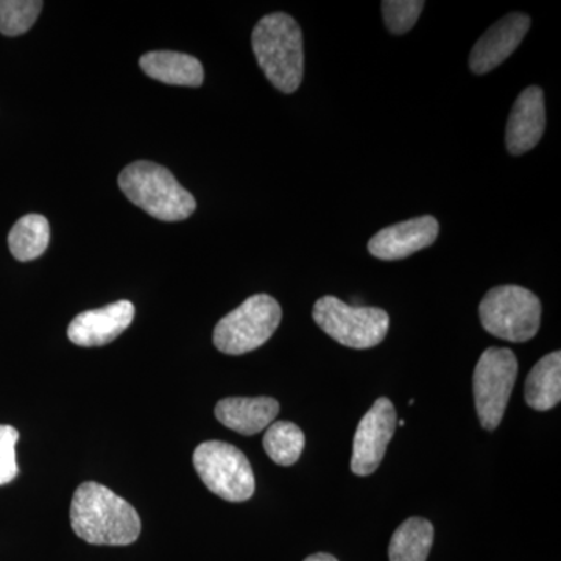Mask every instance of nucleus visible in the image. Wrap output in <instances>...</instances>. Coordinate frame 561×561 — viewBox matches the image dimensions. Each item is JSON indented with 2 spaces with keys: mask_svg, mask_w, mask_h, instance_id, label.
<instances>
[{
  "mask_svg": "<svg viewBox=\"0 0 561 561\" xmlns=\"http://www.w3.org/2000/svg\"><path fill=\"white\" fill-rule=\"evenodd\" d=\"M254 57L276 90L291 94L300 88L305 73L302 32L286 13L262 18L251 35Z\"/></svg>",
  "mask_w": 561,
  "mask_h": 561,
  "instance_id": "f03ea898",
  "label": "nucleus"
},
{
  "mask_svg": "<svg viewBox=\"0 0 561 561\" xmlns=\"http://www.w3.org/2000/svg\"><path fill=\"white\" fill-rule=\"evenodd\" d=\"M264 449L267 456L280 467L297 463L305 449V434L290 421H276L267 427L264 435Z\"/></svg>",
  "mask_w": 561,
  "mask_h": 561,
  "instance_id": "6ab92c4d",
  "label": "nucleus"
},
{
  "mask_svg": "<svg viewBox=\"0 0 561 561\" xmlns=\"http://www.w3.org/2000/svg\"><path fill=\"white\" fill-rule=\"evenodd\" d=\"M440 225L432 216L401 221L376 232L368 242V251L376 260L400 261L437 241Z\"/></svg>",
  "mask_w": 561,
  "mask_h": 561,
  "instance_id": "9d476101",
  "label": "nucleus"
},
{
  "mask_svg": "<svg viewBox=\"0 0 561 561\" xmlns=\"http://www.w3.org/2000/svg\"><path fill=\"white\" fill-rule=\"evenodd\" d=\"M305 561H339L335 557H332L331 553H313V556L308 557Z\"/></svg>",
  "mask_w": 561,
  "mask_h": 561,
  "instance_id": "5701e85b",
  "label": "nucleus"
},
{
  "mask_svg": "<svg viewBox=\"0 0 561 561\" xmlns=\"http://www.w3.org/2000/svg\"><path fill=\"white\" fill-rule=\"evenodd\" d=\"M119 187L125 197L153 219L180 221L197 208L191 192L184 190L168 169L150 161H136L119 175Z\"/></svg>",
  "mask_w": 561,
  "mask_h": 561,
  "instance_id": "7ed1b4c3",
  "label": "nucleus"
},
{
  "mask_svg": "<svg viewBox=\"0 0 561 561\" xmlns=\"http://www.w3.org/2000/svg\"><path fill=\"white\" fill-rule=\"evenodd\" d=\"M279 409L275 398H225L217 402L214 413L228 430L242 435H256L271 426Z\"/></svg>",
  "mask_w": 561,
  "mask_h": 561,
  "instance_id": "4468645a",
  "label": "nucleus"
},
{
  "mask_svg": "<svg viewBox=\"0 0 561 561\" xmlns=\"http://www.w3.org/2000/svg\"><path fill=\"white\" fill-rule=\"evenodd\" d=\"M397 430V411L389 398H379L365 413L353 442L351 471L370 476L378 470Z\"/></svg>",
  "mask_w": 561,
  "mask_h": 561,
  "instance_id": "1a4fd4ad",
  "label": "nucleus"
},
{
  "mask_svg": "<svg viewBox=\"0 0 561 561\" xmlns=\"http://www.w3.org/2000/svg\"><path fill=\"white\" fill-rule=\"evenodd\" d=\"M423 9V0H383V21L390 33L404 35L416 24Z\"/></svg>",
  "mask_w": 561,
  "mask_h": 561,
  "instance_id": "412c9836",
  "label": "nucleus"
},
{
  "mask_svg": "<svg viewBox=\"0 0 561 561\" xmlns=\"http://www.w3.org/2000/svg\"><path fill=\"white\" fill-rule=\"evenodd\" d=\"M530 24V18L524 13H511L497 21L472 47L470 55L472 72L483 76L507 60L523 43Z\"/></svg>",
  "mask_w": 561,
  "mask_h": 561,
  "instance_id": "9b49d317",
  "label": "nucleus"
},
{
  "mask_svg": "<svg viewBox=\"0 0 561 561\" xmlns=\"http://www.w3.org/2000/svg\"><path fill=\"white\" fill-rule=\"evenodd\" d=\"M283 319L279 302L271 295H253L225 316L214 330L216 348L230 356H241L261 348L275 334Z\"/></svg>",
  "mask_w": 561,
  "mask_h": 561,
  "instance_id": "39448f33",
  "label": "nucleus"
},
{
  "mask_svg": "<svg viewBox=\"0 0 561 561\" xmlns=\"http://www.w3.org/2000/svg\"><path fill=\"white\" fill-rule=\"evenodd\" d=\"M139 65L151 79L175 87L198 88L205 79L202 62L180 51H149L140 57Z\"/></svg>",
  "mask_w": 561,
  "mask_h": 561,
  "instance_id": "2eb2a0df",
  "label": "nucleus"
},
{
  "mask_svg": "<svg viewBox=\"0 0 561 561\" xmlns=\"http://www.w3.org/2000/svg\"><path fill=\"white\" fill-rule=\"evenodd\" d=\"M527 404L538 412L551 411L561 400V353L548 354L527 376L524 390Z\"/></svg>",
  "mask_w": 561,
  "mask_h": 561,
  "instance_id": "dca6fc26",
  "label": "nucleus"
},
{
  "mask_svg": "<svg viewBox=\"0 0 561 561\" xmlns=\"http://www.w3.org/2000/svg\"><path fill=\"white\" fill-rule=\"evenodd\" d=\"M20 432L13 426L0 424V485H7L18 476L16 443Z\"/></svg>",
  "mask_w": 561,
  "mask_h": 561,
  "instance_id": "4be33fe9",
  "label": "nucleus"
},
{
  "mask_svg": "<svg viewBox=\"0 0 561 561\" xmlns=\"http://www.w3.org/2000/svg\"><path fill=\"white\" fill-rule=\"evenodd\" d=\"M43 2L39 0H0V33L20 36L31 31L38 20Z\"/></svg>",
  "mask_w": 561,
  "mask_h": 561,
  "instance_id": "aec40b11",
  "label": "nucleus"
},
{
  "mask_svg": "<svg viewBox=\"0 0 561 561\" xmlns=\"http://www.w3.org/2000/svg\"><path fill=\"white\" fill-rule=\"evenodd\" d=\"M312 316L321 331L354 350L379 345L390 327L389 313L383 309L350 306L331 295L316 302Z\"/></svg>",
  "mask_w": 561,
  "mask_h": 561,
  "instance_id": "423d86ee",
  "label": "nucleus"
},
{
  "mask_svg": "<svg viewBox=\"0 0 561 561\" xmlns=\"http://www.w3.org/2000/svg\"><path fill=\"white\" fill-rule=\"evenodd\" d=\"M434 542V526L424 518H409L391 537L390 561H426Z\"/></svg>",
  "mask_w": 561,
  "mask_h": 561,
  "instance_id": "f3484780",
  "label": "nucleus"
},
{
  "mask_svg": "<svg viewBox=\"0 0 561 561\" xmlns=\"http://www.w3.org/2000/svg\"><path fill=\"white\" fill-rule=\"evenodd\" d=\"M546 128L545 92L541 88L530 87L524 90L513 105L505 144L513 157L534 149L542 138Z\"/></svg>",
  "mask_w": 561,
  "mask_h": 561,
  "instance_id": "ddd939ff",
  "label": "nucleus"
},
{
  "mask_svg": "<svg viewBox=\"0 0 561 561\" xmlns=\"http://www.w3.org/2000/svg\"><path fill=\"white\" fill-rule=\"evenodd\" d=\"M135 319V306L127 300L116 301L105 308L81 312L68 328L69 341L91 348L116 341Z\"/></svg>",
  "mask_w": 561,
  "mask_h": 561,
  "instance_id": "f8f14e48",
  "label": "nucleus"
},
{
  "mask_svg": "<svg viewBox=\"0 0 561 561\" xmlns=\"http://www.w3.org/2000/svg\"><path fill=\"white\" fill-rule=\"evenodd\" d=\"M50 242L49 220L39 214H28L22 217L11 228L9 247L11 254L18 261L28 262L36 260L47 250Z\"/></svg>",
  "mask_w": 561,
  "mask_h": 561,
  "instance_id": "a211bd4d",
  "label": "nucleus"
},
{
  "mask_svg": "<svg viewBox=\"0 0 561 561\" xmlns=\"http://www.w3.org/2000/svg\"><path fill=\"white\" fill-rule=\"evenodd\" d=\"M70 526L77 537L95 546L133 545L142 530L130 502L98 482L81 483L73 493Z\"/></svg>",
  "mask_w": 561,
  "mask_h": 561,
  "instance_id": "f257e3e1",
  "label": "nucleus"
},
{
  "mask_svg": "<svg viewBox=\"0 0 561 561\" xmlns=\"http://www.w3.org/2000/svg\"><path fill=\"white\" fill-rule=\"evenodd\" d=\"M541 301L522 286H497L486 291L479 305L483 330L502 341L523 343L537 335L541 324Z\"/></svg>",
  "mask_w": 561,
  "mask_h": 561,
  "instance_id": "20e7f679",
  "label": "nucleus"
},
{
  "mask_svg": "<svg viewBox=\"0 0 561 561\" xmlns=\"http://www.w3.org/2000/svg\"><path fill=\"white\" fill-rule=\"evenodd\" d=\"M192 460L206 489L221 500L245 502L253 496L256 490L253 468L245 454L230 443H202Z\"/></svg>",
  "mask_w": 561,
  "mask_h": 561,
  "instance_id": "0eeeda50",
  "label": "nucleus"
},
{
  "mask_svg": "<svg viewBox=\"0 0 561 561\" xmlns=\"http://www.w3.org/2000/svg\"><path fill=\"white\" fill-rule=\"evenodd\" d=\"M518 376V359L508 348L483 351L472 376L476 411L483 430L500 426Z\"/></svg>",
  "mask_w": 561,
  "mask_h": 561,
  "instance_id": "6e6552de",
  "label": "nucleus"
}]
</instances>
